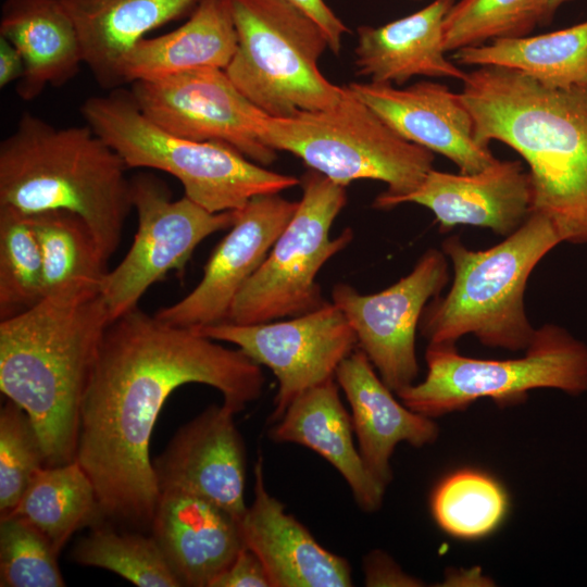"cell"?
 <instances>
[{"mask_svg":"<svg viewBox=\"0 0 587 587\" xmlns=\"http://www.w3.org/2000/svg\"><path fill=\"white\" fill-rule=\"evenodd\" d=\"M351 415L344 407L335 377L298 396L273 423V441L307 447L324 458L348 484L353 499L365 512L377 511L385 494L369 473L353 441Z\"/></svg>","mask_w":587,"mask_h":587,"instance_id":"22","label":"cell"},{"mask_svg":"<svg viewBox=\"0 0 587 587\" xmlns=\"http://www.w3.org/2000/svg\"><path fill=\"white\" fill-rule=\"evenodd\" d=\"M0 36L23 58L25 71L16 92L24 101L34 100L48 86L65 85L84 64L76 27L61 0H5Z\"/></svg>","mask_w":587,"mask_h":587,"instance_id":"25","label":"cell"},{"mask_svg":"<svg viewBox=\"0 0 587 587\" xmlns=\"http://www.w3.org/2000/svg\"><path fill=\"white\" fill-rule=\"evenodd\" d=\"M45 296L42 253L30 216L0 207V320L27 311Z\"/></svg>","mask_w":587,"mask_h":587,"instance_id":"32","label":"cell"},{"mask_svg":"<svg viewBox=\"0 0 587 587\" xmlns=\"http://www.w3.org/2000/svg\"><path fill=\"white\" fill-rule=\"evenodd\" d=\"M366 586H420V582L404 574L398 564L380 550L371 551L363 559Z\"/></svg>","mask_w":587,"mask_h":587,"instance_id":"38","label":"cell"},{"mask_svg":"<svg viewBox=\"0 0 587 587\" xmlns=\"http://www.w3.org/2000/svg\"><path fill=\"white\" fill-rule=\"evenodd\" d=\"M535 0H459L444 22L447 52L479 46L501 37L523 36Z\"/></svg>","mask_w":587,"mask_h":587,"instance_id":"35","label":"cell"},{"mask_svg":"<svg viewBox=\"0 0 587 587\" xmlns=\"http://www.w3.org/2000/svg\"><path fill=\"white\" fill-rule=\"evenodd\" d=\"M59 553L36 528L16 516L0 519V586L63 587Z\"/></svg>","mask_w":587,"mask_h":587,"instance_id":"33","label":"cell"},{"mask_svg":"<svg viewBox=\"0 0 587 587\" xmlns=\"http://www.w3.org/2000/svg\"><path fill=\"white\" fill-rule=\"evenodd\" d=\"M448 282L447 255L428 249L408 275L379 292L363 295L344 283L333 287L332 302L350 323L358 348L396 394L415 383L416 329L425 307Z\"/></svg>","mask_w":587,"mask_h":587,"instance_id":"13","label":"cell"},{"mask_svg":"<svg viewBox=\"0 0 587 587\" xmlns=\"http://www.w3.org/2000/svg\"><path fill=\"white\" fill-rule=\"evenodd\" d=\"M427 374L397 396L409 409L435 419L466 409L482 398L500 405L523 401L538 388L571 396L587 391V345L565 328H536L522 358L483 360L462 355L455 345L428 344Z\"/></svg>","mask_w":587,"mask_h":587,"instance_id":"9","label":"cell"},{"mask_svg":"<svg viewBox=\"0 0 587 587\" xmlns=\"http://www.w3.org/2000/svg\"><path fill=\"white\" fill-rule=\"evenodd\" d=\"M72 559L111 571L139 587H182L152 535L98 523L75 545Z\"/></svg>","mask_w":587,"mask_h":587,"instance_id":"31","label":"cell"},{"mask_svg":"<svg viewBox=\"0 0 587 587\" xmlns=\"http://www.w3.org/2000/svg\"><path fill=\"white\" fill-rule=\"evenodd\" d=\"M560 242L550 218L539 212L488 249H469L458 236L445 239L441 248L452 263L453 280L445 296L425 307L422 336L428 344L455 345L472 334L486 347L525 350L536 332L524 308L526 283Z\"/></svg>","mask_w":587,"mask_h":587,"instance_id":"5","label":"cell"},{"mask_svg":"<svg viewBox=\"0 0 587 587\" xmlns=\"http://www.w3.org/2000/svg\"><path fill=\"white\" fill-rule=\"evenodd\" d=\"M254 497L239 521L243 546L261 560L272 587H349L347 559L320 545L265 487L263 459L253 467Z\"/></svg>","mask_w":587,"mask_h":587,"instance_id":"19","label":"cell"},{"mask_svg":"<svg viewBox=\"0 0 587 587\" xmlns=\"http://www.w3.org/2000/svg\"><path fill=\"white\" fill-rule=\"evenodd\" d=\"M302 197L266 259L236 296L228 322L258 324L299 316L327 301L316 282L323 265L353 239L346 228H330L347 203L346 186L309 168L301 177Z\"/></svg>","mask_w":587,"mask_h":587,"instance_id":"10","label":"cell"},{"mask_svg":"<svg viewBox=\"0 0 587 587\" xmlns=\"http://www.w3.org/2000/svg\"><path fill=\"white\" fill-rule=\"evenodd\" d=\"M237 48V34L227 0H199L178 28L139 40L126 58L125 84L153 80L182 72L225 70Z\"/></svg>","mask_w":587,"mask_h":587,"instance_id":"26","label":"cell"},{"mask_svg":"<svg viewBox=\"0 0 587 587\" xmlns=\"http://www.w3.org/2000/svg\"><path fill=\"white\" fill-rule=\"evenodd\" d=\"M235 413L212 404L178 428L152 461L159 492L174 490L200 497L238 522L247 511L246 446Z\"/></svg>","mask_w":587,"mask_h":587,"instance_id":"16","label":"cell"},{"mask_svg":"<svg viewBox=\"0 0 587 587\" xmlns=\"http://www.w3.org/2000/svg\"><path fill=\"white\" fill-rule=\"evenodd\" d=\"M347 87L401 137L446 157L460 173H477L498 160L489 145L478 140L460 92L446 85L424 80L397 88L369 82Z\"/></svg>","mask_w":587,"mask_h":587,"instance_id":"17","label":"cell"},{"mask_svg":"<svg viewBox=\"0 0 587 587\" xmlns=\"http://www.w3.org/2000/svg\"><path fill=\"white\" fill-rule=\"evenodd\" d=\"M237 34L224 70L238 90L266 115L288 117L337 103L346 87L319 68L328 47L323 30L284 0H227Z\"/></svg>","mask_w":587,"mask_h":587,"instance_id":"8","label":"cell"},{"mask_svg":"<svg viewBox=\"0 0 587 587\" xmlns=\"http://www.w3.org/2000/svg\"><path fill=\"white\" fill-rule=\"evenodd\" d=\"M429 209L440 230L457 225L489 228L501 236L519 229L533 213L534 190L521 161L497 160L477 173H448L432 168L421 185L400 198Z\"/></svg>","mask_w":587,"mask_h":587,"instance_id":"18","label":"cell"},{"mask_svg":"<svg viewBox=\"0 0 587 587\" xmlns=\"http://www.w3.org/2000/svg\"><path fill=\"white\" fill-rule=\"evenodd\" d=\"M218 342L138 307L108 325L80 404L75 458L95 486L103 516L151 526L159 487L149 444L175 389L211 386L235 414L262 395L261 365Z\"/></svg>","mask_w":587,"mask_h":587,"instance_id":"1","label":"cell"},{"mask_svg":"<svg viewBox=\"0 0 587 587\" xmlns=\"http://www.w3.org/2000/svg\"><path fill=\"white\" fill-rule=\"evenodd\" d=\"M262 142L301 159L333 182H383L387 190L373 203L390 209L414 191L433 168L434 153L401 137L346 86L334 105L288 117L266 116Z\"/></svg>","mask_w":587,"mask_h":587,"instance_id":"7","label":"cell"},{"mask_svg":"<svg viewBox=\"0 0 587 587\" xmlns=\"http://www.w3.org/2000/svg\"><path fill=\"white\" fill-rule=\"evenodd\" d=\"M455 0H434L387 24L360 26L354 50L358 75L402 85L415 76L463 82L467 73L446 57L444 22Z\"/></svg>","mask_w":587,"mask_h":587,"instance_id":"23","label":"cell"},{"mask_svg":"<svg viewBox=\"0 0 587 587\" xmlns=\"http://www.w3.org/2000/svg\"><path fill=\"white\" fill-rule=\"evenodd\" d=\"M79 110L127 168L173 175L185 196L210 212L240 210L257 196L280 193L300 184L296 176L270 171L226 143L167 132L141 112L130 91L116 88L92 96Z\"/></svg>","mask_w":587,"mask_h":587,"instance_id":"6","label":"cell"},{"mask_svg":"<svg viewBox=\"0 0 587 587\" xmlns=\"http://www.w3.org/2000/svg\"><path fill=\"white\" fill-rule=\"evenodd\" d=\"M197 330L236 346L272 371L278 390L271 423L278 421L302 392L335 377L339 364L358 348L350 323L333 302L289 320L258 324L226 322Z\"/></svg>","mask_w":587,"mask_h":587,"instance_id":"12","label":"cell"},{"mask_svg":"<svg viewBox=\"0 0 587 587\" xmlns=\"http://www.w3.org/2000/svg\"><path fill=\"white\" fill-rule=\"evenodd\" d=\"M28 215L42 253L46 295L71 286L101 285L109 272L108 258L79 215L62 210Z\"/></svg>","mask_w":587,"mask_h":587,"instance_id":"29","label":"cell"},{"mask_svg":"<svg viewBox=\"0 0 587 587\" xmlns=\"http://www.w3.org/2000/svg\"><path fill=\"white\" fill-rule=\"evenodd\" d=\"M508 508L502 485L476 469L451 472L430 496L436 524L448 535L463 540H476L494 533L503 522Z\"/></svg>","mask_w":587,"mask_h":587,"instance_id":"30","label":"cell"},{"mask_svg":"<svg viewBox=\"0 0 587 587\" xmlns=\"http://www.w3.org/2000/svg\"><path fill=\"white\" fill-rule=\"evenodd\" d=\"M25 65L18 50L5 38L0 36V88L23 76Z\"/></svg>","mask_w":587,"mask_h":587,"instance_id":"39","label":"cell"},{"mask_svg":"<svg viewBox=\"0 0 587 587\" xmlns=\"http://www.w3.org/2000/svg\"><path fill=\"white\" fill-rule=\"evenodd\" d=\"M462 83L478 140L500 141L527 163L533 212L549 217L563 242L587 243V87L552 88L500 66H480Z\"/></svg>","mask_w":587,"mask_h":587,"instance_id":"2","label":"cell"},{"mask_svg":"<svg viewBox=\"0 0 587 587\" xmlns=\"http://www.w3.org/2000/svg\"><path fill=\"white\" fill-rule=\"evenodd\" d=\"M335 379L351 409L358 449L371 476L387 488L392 479L390 459L400 442L423 447L435 442L434 419L396 400L366 354L357 348L338 366Z\"/></svg>","mask_w":587,"mask_h":587,"instance_id":"21","label":"cell"},{"mask_svg":"<svg viewBox=\"0 0 587 587\" xmlns=\"http://www.w3.org/2000/svg\"><path fill=\"white\" fill-rule=\"evenodd\" d=\"M127 170L87 124L57 127L26 112L0 143V207L77 214L109 260L133 208Z\"/></svg>","mask_w":587,"mask_h":587,"instance_id":"4","label":"cell"},{"mask_svg":"<svg viewBox=\"0 0 587 587\" xmlns=\"http://www.w3.org/2000/svg\"><path fill=\"white\" fill-rule=\"evenodd\" d=\"M453 59L461 65L514 70L552 88L587 87V20L547 34L462 48Z\"/></svg>","mask_w":587,"mask_h":587,"instance_id":"27","label":"cell"},{"mask_svg":"<svg viewBox=\"0 0 587 587\" xmlns=\"http://www.w3.org/2000/svg\"><path fill=\"white\" fill-rule=\"evenodd\" d=\"M130 93L146 116L174 135L226 143L263 166L276 160V151L261 140L267 115L222 68H197L134 82Z\"/></svg>","mask_w":587,"mask_h":587,"instance_id":"14","label":"cell"},{"mask_svg":"<svg viewBox=\"0 0 587 587\" xmlns=\"http://www.w3.org/2000/svg\"><path fill=\"white\" fill-rule=\"evenodd\" d=\"M308 17H310L325 34L329 49L338 54L341 49L344 35L349 28L334 13L324 0H284Z\"/></svg>","mask_w":587,"mask_h":587,"instance_id":"37","label":"cell"},{"mask_svg":"<svg viewBox=\"0 0 587 587\" xmlns=\"http://www.w3.org/2000/svg\"><path fill=\"white\" fill-rule=\"evenodd\" d=\"M297 208L298 201L279 193L252 198L238 210L236 222L211 253L198 285L154 316L165 324L193 329L228 322L236 296L262 265Z\"/></svg>","mask_w":587,"mask_h":587,"instance_id":"15","label":"cell"},{"mask_svg":"<svg viewBox=\"0 0 587 587\" xmlns=\"http://www.w3.org/2000/svg\"><path fill=\"white\" fill-rule=\"evenodd\" d=\"M199 0H61L97 83L116 89L134 46L151 30L192 11Z\"/></svg>","mask_w":587,"mask_h":587,"instance_id":"24","label":"cell"},{"mask_svg":"<svg viewBox=\"0 0 587 587\" xmlns=\"http://www.w3.org/2000/svg\"><path fill=\"white\" fill-rule=\"evenodd\" d=\"M138 228L124 259L104 276L100 289L111 322L137 308L150 286L168 272H183L197 246L228 229L238 210L210 212L189 198L172 200L166 186L148 173L130 179Z\"/></svg>","mask_w":587,"mask_h":587,"instance_id":"11","label":"cell"},{"mask_svg":"<svg viewBox=\"0 0 587 587\" xmlns=\"http://www.w3.org/2000/svg\"><path fill=\"white\" fill-rule=\"evenodd\" d=\"M211 587H272L259 557L242 547L230 565L220 574Z\"/></svg>","mask_w":587,"mask_h":587,"instance_id":"36","label":"cell"},{"mask_svg":"<svg viewBox=\"0 0 587 587\" xmlns=\"http://www.w3.org/2000/svg\"><path fill=\"white\" fill-rule=\"evenodd\" d=\"M569 0H535L523 26V36L536 25L549 24L559 8Z\"/></svg>","mask_w":587,"mask_h":587,"instance_id":"40","label":"cell"},{"mask_svg":"<svg viewBox=\"0 0 587 587\" xmlns=\"http://www.w3.org/2000/svg\"><path fill=\"white\" fill-rule=\"evenodd\" d=\"M150 528L180 586L211 587L243 547L233 515L182 491L159 492Z\"/></svg>","mask_w":587,"mask_h":587,"instance_id":"20","label":"cell"},{"mask_svg":"<svg viewBox=\"0 0 587 587\" xmlns=\"http://www.w3.org/2000/svg\"><path fill=\"white\" fill-rule=\"evenodd\" d=\"M110 323L98 285L48 294L0 321V389L28 414L47 466L76 458L80 404Z\"/></svg>","mask_w":587,"mask_h":587,"instance_id":"3","label":"cell"},{"mask_svg":"<svg viewBox=\"0 0 587 587\" xmlns=\"http://www.w3.org/2000/svg\"><path fill=\"white\" fill-rule=\"evenodd\" d=\"M43 466L45 451L32 420L7 399L0 410V517L10 514Z\"/></svg>","mask_w":587,"mask_h":587,"instance_id":"34","label":"cell"},{"mask_svg":"<svg viewBox=\"0 0 587 587\" xmlns=\"http://www.w3.org/2000/svg\"><path fill=\"white\" fill-rule=\"evenodd\" d=\"M10 515L40 532L58 553L76 530L103 517L95 486L76 459L37 471Z\"/></svg>","mask_w":587,"mask_h":587,"instance_id":"28","label":"cell"}]
</instances>
